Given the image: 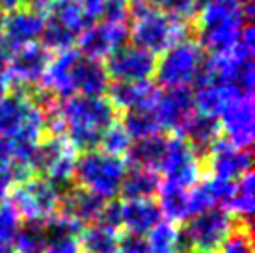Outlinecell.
I'll list each match as a JSON object with an SVG mask.
<instances>
[{
  "label": "cell",
  "instance_id": "cell-1",
  "mask_svg": "<svg viewBox=\"0 0 255 253\" xmlns=\"http://www.w3.org/2000/svg\"><path fill=\"white\" fill-rule=\"evenodd\" d=\"M60 134H64L77 153L93 151L99 145L103 132L118 121V110L108 97L73 95L56 99L47 112Z\"/></svg>",
  "mask_w": 255,
  "mask_h": 253
},
{
  "label": "cell",
  "instance_id": "cell-2",
  "mask_svg": "<svg viewBox=\"0 0 255 253\" xmlns=\"http://www.w3.org/2000/svg\"><path fill=\"white\" fill-rule=\"evenodd\" d=\"M246 19L250 21L246 7L235 0H207L192 22L198 34L196 41L211 56L227 54L237 47Z\"/></svg>",
  "mask_w": 255,
  "mask_h": 253
},
{
  "label": "cell",
  "instance_id": "cell-3",
  "mask_svg": "<svg viewBox=\"0 0 255 253\" xmlns=\"http://www.w3.org/2000/svg\"><path fill=\"white\" fill-rule=\"evenodd\" d=\"M127 7L130 17L128 35L136 47L155 56L166 52L190 34L192 24L166 15L151 0H128Z\"/></svg>",
  "mask_w": 255,
  "mask_h": 253
},
{
  "label": "cell",
  "instance_id": "cell-4",
  "mask_svg": "<svg viewBox=\"0 0 255 253\" xmlns=\"http://www.w3.org/2000/svg\"><path fill=\"white\" fill-rule=\"evenodd\" d=\"M47 136V116L36 90L9 88L0 97V140H24L39 143Z\"/></svg>",
  "mask_w": 255,
  "mask_h": 253
},
{
  "label": "cell",
  "instance_id": "cell-5",
  "mask_svg": "<svg viewBox=\"0 0 255 253\" xmlns=\"http://www.w3.org/2000/svg\"><path fill=\"white\" fill-rule=\"evenodd\" d=\"M127 164L123 158L110 156L97 149L86 151L77 156L75 162V186L92 192L105 201H112L120 194Z\"/></svg>",
  "mask_w": 255,
  "mask_h": 253
},
{
  "label": "cell",
  "instance_id": "cell-6",
  "mask_svg": "<svg viewBox=\"0 0 255 253\" xmlns=\"http://www.w3.org/2000/svg\"><path fill=\"white\" fill-rule=\"evenodd\" d=\"M90 24L92 19L88 17L80 0H50L45 7L43 47L49 52L73 49V43Z\"/></svg>",
  "mask_w": 255,
  "mask_h": 253
},
{
  "label": "cell",
  "instance_id": "cell-7",
  "mask_svg": "<svg viewBox=\"0 0 255 253\" xmlns=\"http://www.w3.org/2000/svg\"><path fill=\"white\" fill-rule=\"evenodd\" d=\"M205 63V50L196 39H183L162 52V58L156 60L155 75L158 84L166 90L188 88L196 84L199 73Z\"/></svg>",
  "mask_w": 255,
  "mask_h": 253
},
{
  "label": "cell",
  "instance_id": "cell-8",
  "mask_svg": "<svg viewBox=\"0 0 255 253\" xmlns=\"http://www.w3.org/2000/svg\"><path fill=\"white\" fill-rule=\"evenodd\" d=\"M11 205L26 224H47L60 209L62 192L41 175H32L9 190Z\"/></svg>",
  "mask_w": 255,
  "mask_h": 253
},
{
  "label": "cell",
  "instance_id": "cell-9",
  "mask_svg": "<svg viewBox=\"0 0 255 253\" xmlns=\"http://www.w3.org/2000/svg\"><path fill=\"white\" fill-rule=\"evenodd\" d=\"M239 220L226 209H209L186 224L183 231V240L190 252L216 253L220 244L226 240Z\"/></svg>",
  "mask_w": 255,
  "mask_h": 253
},
{
  "label": "cell",
  "instance_id": "cell-10",
  "mask_svg": "<svg viewBox=\"0 0 255 253\" xmlns=\"http://www.w3.org/2000/svg\"><path fill=\"white\" fill-rule=\"evenodd\" d=\"M158 169L162 171L166 183L188 190L199 183L203 175V162L183 136L173 134L166 141L164 156Z\"/></svg>",
  "mask_w": 255,
  "mask_h": 253
},
{
  "label": "cell",
  "instance_id": "cell-11",
  "mask_svg": "<svg viewBox=\"0 0 255 253\" xmlns=\"http://www.w3.org/2000/svg\"><path fill=\"white\" fill-rule=\"evenodd\" d=\"M105 69L116 82H149L156 71V56L136 45H123L107 58Z\"/></svg>",
  "mask_w": 255,
  "mask_h": 253
},
{
  "label": "cell",
  "instance_id": "cell-12",
  "mask_svg": "<svg viewBox=\"0 0 255 253\" xmlns=\"http://www.w3.org/2000/svg\"><path fill=\"white\" fill-rule=\"evenodd\" d=\"M128 37V26L123 21H103L90 24L78 35V52L82 56L101 62L123 47Z\"/></svg>",
  "mask_w": 255,
  "mask_h": 253
},
{
  "label": "cell",
  "instance_id": "cell-13",
  "mask_svg": "<svg viewBox=\"0 0 255 253\" xmlns=\"http://www.w3.org/2000/svg\"><path fill=\"white\" fill-rule=\"evenodd\" d=\"M222 121L220 130H224L227 141L239 149H250L254 143V97L252 95H239L229 101L227 106L220 112Z\"/></svg>",
  "mask_w": 255,
  "mask_h": 253
},
{
  "label": "cell",
  "instance_id": "cell-14",
  "mask_svg": "<svg viewBox=\"0 0 255 253\" xmlns=\"http://www.w3.org/2000/svg\"><path fill=\"white\" fill-rule=\"evenodd\" d=\"M203 175L209 179L233 181L241 179L252 168V155L248 149H239L229 141L218 140L203 158Z\"/></svg>",
  "mask_w": 255,
  "mask_h": 253
},
{
  "label": "cell",
  "instance_id": "cell-15",
  "mask_svg": "<svg viewBox=\"0 0 255 253\" xmlns=\"http://www.w3.org/2000/svg\"><path fill=\"white\" fill-rule=\"evenodd\" d=\"M49 62V50L43 45H37V43H32V45H26L22 49L13 50V56H9L6 69L9 86L13 84V88L32 90L41 80Z\"/></svg>",
  "mask_w": 255,
  "mask_h": 253
},
{
  "label": "cell",
  "instance_id": "cell-16",
  "mask_svg": "<svg viewBox=\"0 0 255 253\" xmlns=\"http://www.w3.org/2000/svg\"><path fill=\"white\" fill-rule=\"evenodd\" d=\"M43 28H45V13L24 4L22 7L15 9L13 13L4 15L2 35L7 49L17 50L41 39Z\"/></svg>",
  "mask_w": 255,
  "mask_h": 253
},
{
  "label": "cell",
  "instance_id": "cell-17",
  "mask_svg": "<svg viewBox=\"0 0 255 253\" xmlns=\"http://www.w3.org/2000/svg\"><path fill=\"white\" fill-rule=\"evenodd\" d=\"M194 93L188 88H175L158 93V99L153 106L160 128H166L173 134H181L186 121L194 116Z\"/></svg>",
  "mask_w": 255,
  "mask_h": 253
},
{
  "label": "cell",
  "instance_id": "cell-18",
  "mask_svg": "<svg viewBox=\"0 0 255 253\" xmlns=\"http://www.w3.org/2000/svg\"><path fill=\"white\" fill-rule=\"evenodd\" d=\"M158 90L151 82H116L112 88H108V101L114 108L121 112L130 110H153Z\"/></svg>",
  "mask_w": 255,
  "mask_h": 253
},
{
  "label": "cell",
  "instance_id": "cell-19",
  "mask_svg": "<svg viewBox=\"0 0 255 253\" xmlns=\"http://www.w3.org/2000/svg\"><path fill=\"white\" fill-rule=\"evenodd\" d=\"M105 207H107L105 199H101L99 196H95L92 192H86V190L73 184L71 188H67L62 194L58 212H64L69 218L77 220L78 224H82L86 227V224L99 222Z\"/></svg>",
  "mask_w": 255,
  "mask_h": 253
},
{
  "label": "cell",
  "instance_id": "cell-20",
  "mask_svg": "<svg viewBox=\"0 0 255 253\" xmlns=\"http://www.w3.org/2000/svg\"><path fill=\"white\" fill-rule=\"evenodd\" d=\"M121 203L120 229L127 235L142 237L160 222V209L153 199H125Z\"/></svg>",
  "mask_w": 255,
  "mask_h": 253
},
{
  "label": "cell",
  "instance_id": "cell-21",
  "mask_svg": "<svg viewBox=\"0 0 255 253\" xmlns=\"http://www.w3.org/2000/svg\"><path fill=\"white\" fill-rule=\"evenodd\" d=\"M73 95H90L99 97L108 90V75L101 62L90 60L78 52V58L71 69Z\"/></svg>",
  "mask_w": 255,
  "mask_h": 253
},
{
  "label": "cell",
  "instance_id": "cell-22",
  "mask_svg": "<svg viewBox=\"0 0 255 253\" xmlns=\"http://www.w3.org/2000/svg\"><path fill=\"white\" fill-rule=\"evenodd\" d=\"M220 132L222 130H220L218 118L198 112L186 121V125L183 126L179 136H183L184 140L190 143V147L198 153L199 158H203L214 143L220 140Z\"/></svg>",
  "mask_w": 255,
  "mask_h": 253
},
{
  "label": "cell",
  "instance_id": "cell-23",
  "mask_svg": "<svg viewBox=\"0 0 255 253\" xmlns=\"http://www.w3.org/2000/svg\"><path fill=\"white\" fill-rule=\"evenodd\" d=\"M80 252L84 253H121L120 231L103 224H92L78 235Z\"/></svg>",
  "mask_w": 255,
  "mask_h": 253
},
{
  "label": "cell",
  "instance_id": "cell-24",
  "mask_svg": "<svg viewBox=\"0 0 255 253\" xmlns=\"http://www.w3.org/2000/svg\"><path fill=\"white\" fill-rule=\"evenodd\" d=\"M160 177L153 169L132 168L127 169L120 194L125 199H151L158 192Z\"/></svg>",
  "mask_w": 255,
  "mask_h": 253
},
{
  "label": "cell",
  "instance_id": "cell-25",
  "mask_svg": "<svg viewBox=\"0 0 255 253\" xmlns=\"http://www.w3.org/2000/svg\"><path fill=\"white\" fill-rule=\"evenodd\" d=\"M190 190V188H188ZM188 190L175 186L171 183L162 181L158 186V197H160V214H164L171 224H183L190 218L188 211Z\"/></svg>",
  "mask_w": 255,
  "mask_h": 253
},
{
  "label": "cell",
  "instance_id": "cell-26",
  "mask_svg": "<svg viewBox=\"0 0 255 253\" xmlns=\"http://www.w3.org/2000/svg\"><path fill=\"white\" fill-rule=\"evenodd\" d=\"M166 141H168V138L162 134H155V136H149L143 140H136V143L130 145L127 153L132 166L156 171L160 162H162Z\"/></svg>",
  "mask_w": 255,
  "mask_h": 253
},
{
  "label": "cell",
  "instance_id": "cell-27",
  "mask_svg": "<svg viewBox=\"0 0 255 253\" xmlns=\"http://www.w3.org/2000/svg\"><path fill=\"white\" fill-rule=\"evenodd\" d=\"M254 173L250 169L235 184L233 196L227 203V212H231L239 222H250L254 214Z\"/></svg>",
  "mask_w": 255,
  "mask_h": 253
},
{
  "label": "cell",
  "instance_id": "cell-28",
  "mask_svg": "<svg viewBox=\"0 0 255 253\" xmlns=\"http://www.w3.org/2000/svg\"><path fill=\"white\" fill-rule=\"evenodd\" d=\"M121 125L130 136V140H143V138H149V136L160 134V130H162L153 110H130V112H125Z\"/></svg>",
  "mask_w": 255,
  "mask_h": 253
},
{
  "label": "cell",
  "instance_id": "cell-29",
  "mask_svg": "<svg viewBox=\"0 0 255 253\" xmlns=\"http://www.w3.org/2000/svg\"><path fill=\"white\" fill-rule=\"evenodd\" d=\"M179 242H181L179 227L171 222H158L147 233L145 239L149 253H177Z\"/></svg>",
  "mask_w": 255,
  "mask_h": 253
},
{
  "label": "cell",
  "instance_id": "cell-30",
  "mask_svg": "<svg viewBox=\"0 0 255 253\" xmlns=\"http://www.w3.org/2000/svg\"><path fill=\"white\" fill-rule=\"evenodd\" d=\"M47 244V233L41 224L21 225L19 233L11 242L13 253H43Z\"/></svg>",
  "mask_w": 255,
  "mask_h": 253
},
{
  "label": "cell",
  "instance_id": "cell-31",
  "mask_svg": "<svg viewBox=\"0 0 255 253\" xmlns=\"http://www.w3.org/2000/svg\"><path fill=\"white\" fill-rule=\"evenodd\" d=\"M128 149H130V136L123 128L121 121H116L114 125L108 126L107 130L103 132L99 145H97V151L110 156H118V158L127 155Z\"/></svg>",
  "mask_w": 255,
  "mask_h": 253
},
{
  "label": "cell",
  "instance_id": "cell-32",
  "mask_svg": "<svg viewBox=\"0 0 255 253\" xmlns=\"http://www.w3.org/2000/svg\"><path fill=\"white\" fill-rule=\"evenodd\" d=\"M216 253H254V237L250 222H237Z\"/></svg>",
  "mask_w": 255,
  "mask_h": 253
},
{
  "label": "cell",
  "instance_id": "cell-33",
  "mask_svg": "<svg viewBox=\"0 0 255 253\" xmlns=\"http://www.w3.org/2000/svg\"><path fill=\"white\" fill-rule=\"evenodd\" d=\"M151 2L166 15L188 24L196 21L199 9L203 6V0H151Z\"/></svg>",
  "mask_w": 255,
  "mask_h": 253
},
{
  "label": "cell",
  "instance_id": "cell-34",
  "mask_svg": "<svg viewBox=\"0 0 255 253\" xmlns=\"http://www.w3.org/2000/svg\"><path fill=\"white\" fill-rule=\"evenodd\" d=\"M21 216L11 203H0V244L11 246L15 235L21 229Z\"/></svg>",
  "mask_w": 255,
  "mask_h": 253
},
{
  "label": "cell",
  "instance_id": "cell-35",
  "mask_svg": "<svg viewBox=\"0 0 255 253\" xmlns=\"http://www.w3.org/2000/svg\"><path fill=\"white\" fill-rule=\"evenodd\" d=\"M43 253H82L78 237H47Z\"/></svg>",
  "mask_w": 255,
  "mask_h": 253
},
{
  "label": "cell",
  "instance_id": "cell-36",
  "mask_svg": "<svg viewBox=\"0 0 255 253\" xmlns=\"http://www.w3.org/2000/svg\"><path fill=\"white\" fill-rule=\"evenodd\" d=\"M121 253H149L145 239L134 235L121 237Z\"/></svg>",
  "mask_w": 255,
  "mask_h": 253
},
{
  "label": "cell",
  "instance_id": "cell-37",
  "mask_svg": "<svg viewBox=\"0 0 255 253\" xmlns=\"http://www.w3.org/2000/svg\"><path fill=\"white\" fill-rule=\"evenodd\" d=\"M82 6H84L88 17L95 21V19H101L103 13H105V7H107L108 0H80Z\"/></svg>",
  "mask_w": 255,
  "mask_h": 253
},
{
  "label": "cell",
  "instance_id": "cell-38",
  "mask_svg": "<svg viewBox=\"0 0 255 253\" xmlns=\"http://www.w3.org/2000/svg\"><path fill=\"white\" fill-rule=\"evenodd\" d=\"M26 4L24 0H0V13L7 15V13H13L15 9H19Z\"/></svg>",
  "mask_w": 255,
  "mask_h": 253
},
{
  "label": "cell",
  "instance_id": "cell-39",
  "mask_svg": "<svg viewBox=\"0 0 255 253\" xmlns=\"http://www.w3.org/2000/svg\"><path fill=\"white\" fill-rule=\"evenodd\" d=\"M9 92V78H7V73H0V97L6 95Z\"/></svg>",
  "mask_w": 255,
  "mask_h": 253
},
{
  "label": "cell",
  "instance_id": "cell-40",
  "mask_svg": "<svg viewBox=\"0 0 255 253\" xmlns=\"http://www.w3.org/2000/svg\"><path fill=\"white\" fill-rule=\"evenodd\" d=\"M28 6L36 7V9H39V11H43L45 13V7H47V4H49L50 0H24Z\"/></svg>",
  "mask_w": 255,
  "mask_h": 253
},
{
  "label": "cell",
  "instance_id": "cell-41",
  "mask_svg": "<svg viewBox=\"0 0 255 253\" xmlns=\"http://www.w3.org/2000/svg\"><path fill=\"white\" fill-rule=\"evenodd\" d=\"M235 2L242 7H248V6H252V2H254V0H235Z\"/></svg>",
  "mask_w": 255,
  "mask_h": 253
},
{
  "label": "cell",
  "instance_id": "cell-42",
  "mask_svg": "<svg viewBox=\"0 0 255 253\" xmlns=\"http://www.w3.org/2000/svg\"><path fill=\"white\" fill-rule=\"evenodd\" d=\"M0 253H13L11 246H6V244H0Z\"/></svg>",
  "mask_w": 255,
  "mask_h": 253
},
{
  "label": "cell",
  "instance_id": "cell-43",
  "mask_svg": "<svg viewBox=\"0 0 255 253\" xmlns=\"http://www.w3.org/2000/svg\"><path fill=\"white\" fill-rule=\"evenodd\" d=\"M177 253H196V252H190V250H183V252H177Z\"/></svg>",
  "mask_w": 255,
  "mask_h": 253
}]
</instances>
